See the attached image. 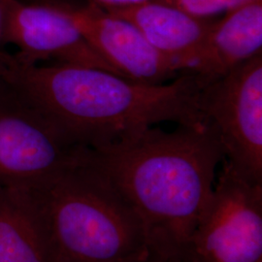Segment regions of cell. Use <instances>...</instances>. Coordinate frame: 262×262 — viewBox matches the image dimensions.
<instances>
[{"instance_id": "obj_5", "label": "cell", "mask_w": 262, "mask_h": 262, "mask_svg": "<svg viewBox=\"0 0 262 262\" xmlns=\"http://www.w3.org/2000/svg\"><path fill=\"white\" fill-rule=\"evenodd\" d=\"M84 149L0 81V188L38 187L76 164Z\"/></svg>"}, {"instance_id": "obj_11", "label": "cell", "mask_w": 262, "mask_h": 262, "mask_svg": "<svg viewBox=\"0 0 262 262\" xmlns=\"http://www.w3.org/2000/svg\"><path fill=\"white\" fill-rule=\"evenodd\" d=\"M0 262H58L27 188H0Z\"/></svg>"}, {"instance_id": "obj_10", "label": "cell", "mask_w": 262, "mask_h": 262, "mask_svg": "<svg viewBox=\"0 0 262 262\" xmlns=\"http://www.w3.org/2000/svg\"><path fill=\"white\" fill-rule=\"evenodd\" d=\"M262 53V0H253L214 20L191 73L208 82Z\"/></svg>"}, {"instance_id": "obj_7", "label": "cell", "mask_w": 262, "mask_h": 262, "mask_svg": "<svg viewBox=\"0 0 262 262\" xmlns=\"http://www.w3.org/2000/svg\"><path fill=\"white\" fill-rule=\"evenodd\" d=\"M5 44L17 48L14 56L27 64L54 61L98 68L119 75L90 46L72 19L54 1L8 0L3 28Z\"/></svg>"}, {"instance_id": "obj_12", "label": "cell", "mask_w": 262, "mask_h": 262, "mask_svg": "<svg viewBox=\"0 0 262 262\" xmlns=\"http://www.w3.org/2000/svg\"><path fill=\"white\" fill-rule=\"evenodd\" d=\"M173 5L188 14L202 19L225 15L253 0H156Z\"/></svg>"}, {"instance_id": "obj_14", "label": "cell", "mask_w": 262, "mask_h": 262, "mask_svg": "<svg viewBox=\"0 0 262 262\" xmlns=\"http://www.w3.org/2000/svg\"><path fill=\"white\" fill-rule=\"evenodd\" d=\"M8 0H0V53L2 52L1 46L3 45V28L6 13V6Z\"/></svg>"}, {"instance_id": "obj_2", "label": "cell", "mask_w": 262, "mask_h": 262, "mask_svg": "<svg viewBox=\"0 0 262 262\" xmlns=\"http://www.w3.org/2000/svg\"><path fill=\"white\" fill-rule=\"evenodd\" d=\"M89 157L140 219L150 252L188 262V247L206 210L224 150L208 124L151 126Z\"/></svg>"}, {"instance_id": "obj_6", "label": "cell", "mask_w": 262, "mask_h": 262, "mask_svg": "<svg viewBox=\"0 0 262 262\" xmlns=\"http://www.w3.org/2000/svg\"><path fill=\"white\" fill-rule=\"evenodd\" d=\"M201 107L225 160L262 184V53L208 82Z\"/></svg>"}, {"instance_id": "obj_3", "label": "cell", "mask_w": 262, "mask_h": 262, "mask_svg": "<svg viewBox=\"0 0 262 262\" xmlns=\"http://www.w3.org/2000/svg\"><path fill=\"white\" fill-rule=\"evenodd\" d=\"M27 189L58 262H137L152 253L140 219L88 148L73 166Z\"/></svg>"}, {"instance_id": "obj_8", "label": "cell", "mask_w": 262, "mask_h": 262, "mask_svg": "<svg viewBox=\"0 0 262 262\" xmlns=\"http://www.w3.org/2000/svg\"><path fill=\"white\" fill-rule=\"evenodd\" d=\"M54 2L119 75L138 83L163 84L184 73L176 63L151 47L126 19L91 1L84 4Z\"/></svg>"}, {"instance_id": "obj_13", "label": "cell", "mask_w": 262, "mask_h": 262, "mask_svg": "<svg viewBox=\"0 0 262 262\" xmlns=\"http://www.w3.org/2000/svg\"><path fill=\"white\" fill-rule=\"evenodd\" d=\"M94 2L95 4L104 8H116V7H126L135 4L143 3L150 0H86Z\"/></svg>"}, {"instance_id": "obj_9", "label": "cell", "mask_w": 262, "mask_h": 262, "mask_svg": "<svg viewBox=\"0 0 262 262\" xmlns=\"http://www.w3.org/2000/svg\"><path fill=\"white\" fill-rule=\"evenodd\" d=\"M105 9L132 24L151 47L176 63L184 73H191L213 23L212 19L198 18L156 0Z\"/></svg>"}, {"instance_id": "obj_15", "label": "cell", "mask_w": 262, "mask_h": 262, "mask_svg": "<svg viewBox=\"0 0 262 262\" xmlns=\"http://www.w3.org/2000/svg\"><path fill=\"white\" fill-rule=\"evenodd\" d=\"M137 262H176V261H172V260H168V259H166V258H163V257H161V256H159V255H157V254H155V253H151L150 255H149L148 257H146V258H144V259H142V260H139V261Z\"/></svg>"}, {"instance_id": "obj_1", "label": "cell", "mask_w": 262, "mask_h": 262, "mask_svg": "<svg viewBox=\"0 0 262 262\" xmlns=\"http://www.w3.org/2000/svg\"><path fill=\"white\" fill-rule=\"evenodd\" d=\"M0 81L76 147L98 149L160 122L208 125L201 107L208 81L190 72L144 84L93 67L27 64L2 51Z\"/></svg>"}, {"instance_id": "obj_4", "label": "cell", "mask_w": 262, "mask_h": 262, "mask_svg": "<svg viewBox=\"0 0 262 262\" xmlns=\"http://www.w3.org/2000/svg\"><path fill=\"white\" fill-rule=\"evenodd\" d=\"M204 214L191 237L188 262H262V184L224 159Z\"/></svg>"}]
</instances>
